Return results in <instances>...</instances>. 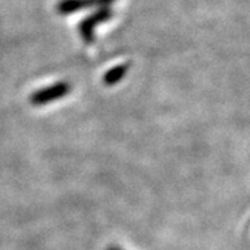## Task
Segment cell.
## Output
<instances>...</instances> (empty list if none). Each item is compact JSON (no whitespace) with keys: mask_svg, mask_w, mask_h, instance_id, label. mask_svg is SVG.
I'll list each match as a JSON object with an SVG mask.
<instances>
[{"mask_svg":"<svg viewBox=\"0 0 250 250\" xmlns=\"http://www.w3.org/2000/svg\"><path fill=\"white\" fill-rule=\"evenodd\" d=\"M113 17V10L110 6L107 7H99L93 14H90L86 18H83L78 25L80 29L81 38L86 42L90 43L95 41V28L98 27L99 24L106 22L110 18Z\"/></svg>","mask_w":250,"mask_h":250,"instance_id":"obj_1","label":"cell"},{"mask_svg":"<svg viewBox=\"0 0 250 250\" xmlns=\"http://www.w3.org/2000/svg\"><path fill=\"white\" fill-rule=\"evenodd\" d=\"M70 83L67 82H57L52 86H47V88H43L41 90H36L31 95V103L34 106H43V104H47V103H52L57 99H62L64 96H67L70 93Z\"/></svg>","mask_w":250,"mask_h":250,"instance_id":"obj_2","label":"cell"},{"mask_svg":"<svg viewBox=\"0 0 250 250\" xmlns=\"http://www.w3.org/2000/svg\"><path fill=\"white\" fill-rule=\"evenodd\" d=\"M116 0H60L56 6L59 14L68 16L72 13H77L82 9L89 7H107Z\"/></svg>","mask_w":250,"mask_h":250,"instance_id":"obj_3","label":"cell"},{"mask_svg":"<svg viewBox=\"0 0 250 250\" xmlns=\"http://www.w3.org/2000/svg\"><path fill=\"white\" fill-rule=\"evenodd\" d=\"M129 70V64H120L113 67L111 70H108L104 75H103V83L107 86H113L117 85L118 82H121L123 78L125 77V74Z\"/></svg>","mask_w":250,"mask_h":250,"instance_id":"obj_4","label":"cell"},{"mask_svg":"<svg viewBox=\"0 0 250 250\" xmlns=\"http://www.w3.org/2000/svg\"><path fill=\"white\" fill-rule=\"evenodd\" d=\"M108 250H121V249H118V248H110Z\"/></svg>","mask_w":250,"mask_h":250,"instance_id":"obj_5","label":"cell"}]
</instances>
